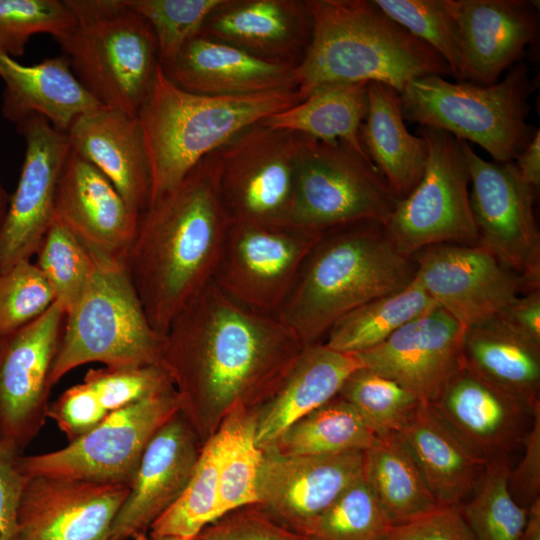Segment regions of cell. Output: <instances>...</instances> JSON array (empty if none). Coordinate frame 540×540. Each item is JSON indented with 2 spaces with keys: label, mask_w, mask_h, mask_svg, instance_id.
I'll use <instances>...</instances> for the list:
<instances>
[{
  "label": "cell",
  "mask_w": 540,
  "mask_h": 540,
  "mask_svg": "<svg viewBox=\"0 0 540 540\" xmlns=\"http://www.w3.org/2000/svg\"><path fill=\"white\" fill-rule=\"evenodd\" d=\"M463 441L487 463L507 458L528 434L540 403L532 405L464 367L431 403Z\"/></svg>",
  "instance_id": "cb8c5ba5"
},
{
  "label": "cell",
  "mask_w": 540,
  "mask_h": 540,
  "mask_svg": "<svg viewBox=\"0 0 540 540\" xmlns=\"http://www.w3.org/2000/svg\"><path fill=\"white\" fill-rule=\"evenodd\" d=\"M230 433L219 475L220 516L256 504L262 450L254 438L253 410L239 408L229 414Z\"/></svg>",
  "instance_id": "60d3db41"
},
{
  "label": "cell",
  "mask_w": 540,
  "mask_h": 540,
  "mask_svg": "<svg viewBox=\"0 0 540 540\" xmlns=\"http://www.w3.org/2000/svg\"><path fill=\"white\" fill-rule=\"evenodd\" d=\"M389 18L431 47L458 81L461 48L457 24L445 0H373Z\"/></svg>",
  "instance_id": "7bdbcfd3"
},
{
  "label": "cell",
  "mask_w": 540,
  "mask_h": 540,
  "mask_svg": "<svg viewBox=\"0 0 540 540\" xmlns=\"http://www.w3.org/2000/svg\"><path fill=\"white\" fill-rule=\"evenodd\" d=\"M416 264L390 239L385 223L358 221L322 233L276 316L303 346L322 343L340 318L408 286Z\"/></svg>",
  "instance_id": "3957f363"
},
{
  "label": "cell",
  "mask_w": 540,
  "mask_h": 540,
  "mask_svg": "<svg viewBox=\"0 0 540 540\" xmlns=\"http://www.w3.org/2000/svg\"><path fill=\"white\" fill-rule=\"evenodd\" d=\"M70 148L98 168L141 216L149 207L151 175L137 117L99 107L66 131Z\"/></svg>",
  "instance_id": "4316f807"
},
{
  "label": "cell",
  "mask_w": 540,
  "mask_h": 540,
  "mask_svg": "<svg viewBox=\"0 0 540 540\" xmlns=\"http://www.w3.org/2000/svg\"><path fill=\"white\" fill-rule=\"evenodd\" d=\"M441 506H461L478 487L487 462L431 403L421 402L398 432Z\"/></svg>",
  "instance_id": "f1b7e54d"
},
{
  "label": "cell",
  "mask_w": 540,
  "mask_h": 540,
  "mask_svg": "<svg viewBox=\"0 0 540 540\" xmlns=\"http://www.w3.org/2000/svg\"><path fill=\"white\" fill-rule=\"evenodd\" d=\"M383 540H475L460 506L438 505L410 521L394 525Z\"/></svg>",
  "instance_id": "f907efd6"
},
{
  "label": "cell",
  "mask_w": 540,
  "mask_h": 540,
  "mask_svg": "<svg viewBox=\"0 0 540 540\" xmlns=\"http://www.w3.org/2000/svg\"><path fill=\"white\" fill-rule=\"evenodd\" d=\"M518 540H540V498L528 507L526 523Z\"/></svg>",
  "instance_id": "9f6ffc18"
},
{
  "label": "cell",
  "mask_w": 540,
  "mask_h": 540,
  "mask_svg": "<svg viewBox=\"0 0 540 540\" xmlns=\"http://www.w3.org/2000/svg\"><path fill=\"white\" fill-rule=\"evenodd\" d=\"M222 0H126L151 26L160 65L172 60L196 37Z\"/></svg>",
  "instance_id": "f6af8a7d"
},
{
  "label": "cell",
  "mask_w": 540,
  "mask_h": 540,
  "mask_svg": "<svg viewBox=\"0 0 540 540\" xmlns=\"http://www.w3.org/2000/svg\"><path fill=\"white\" fill-rule=\"evenodd\" d=\"M304 140L258 122L212 152L231 222L291 225Z\"/></svg>",
  "instance_id": "9c48e42d"
},
{
  "label": "cell",
  "mask_w": 540,
  "mask_h": 540,
  "mask_svg": "<svg viewBox=\"0 0 540 540\" xmlns=\"http://www.w3.org/2000/svg\"><path fill=\"white\" fill-rule=\"evenodd\" d=\"M107 413L94 389L82 382L66 389L49 404L47 417L55 422L70 443L95 428Z\"/></svg>",
  "instance_id": "681fc988"
},
{
  "label": "cell",
  "mask_w": 540,
  "mask_h": 540,
  "mask_svg": "<svg viewBox=\"0 0 540 540\" xmlns=\"http://www.w3.org/2000/svg\"><path fill=\"white\" fill-rule=\"evenodd\" d=\"M366 112L367 83H335L317 87L296 105L260 122L326 143L344 142L366 153L360 140Z\"/></svg>",
  "instance_id": "d6a6232c"
},
{
  "label": "cell",
  "mask_w": 540,
  "mask_h": 540,
  "mask_svg": "<svg viewBox=\"0 0 540 540\" xmlns=\"http://www.w3.org/2000/svg\"><path fill=\"white\" fill-rule=\"evenodd\" d=\"M55 302V292L36 263L22 260L1 273L0 340L41 316Z\"/></svg>",
  "instance_id": "bcb514c9"
},
{
  "label": "cell",
  "mask_w": 540,
  "mask_h": 540,
  "mask_svg": "<svg viewBox=\"0 0 540 540\" xmlns=\"http://www.w3.org/2000/svg\"><path fill=\"white\" fill-rule=\"evenodd\" d=\"M140 217L98 168L70 148L58 180L54 219L91 253L124 261Z\"/></svg>",
  "instance_id": "44dd1931"
},
{
  "label": "cell",
  "mask_w": 540,
  "mask_h": 540,
  "mask_svg": "<svg viewBox=\"0 0 540 540\" xmlns=\"http://www.w3.org/2000/svg\"><path fill=\"white\" fill-rule=\"evenodd\" d=\"M36 265L52 286L65 315L78 303L95 270L90 251L53 219L36 252Z\"/></svg>",
  "instance_id": "b9f144b4"
},
{
  "label": "cell",
  "mask_w": 540,
  "mask_h": 540,
  "mask_svg": "<svg viewBox=\"0 0 540 540\" xmlns=\"http://www.w3.org/2000/svg\"><path fill=\"white\" fill-rule=\"evenodd\" d=\"M531 92L528 67L518 61L493 85L426 75L412 80L399 95L405 121L473 142L494 161L505 163L513 162L535 133L527 122Z\"/></svg>",
  "instance_id": "52a82bcc"
},
{
  "label": "cell",
  "mask_w": 540,
  "mask_h": 540,
  "mask_svg": "<svg viewBox=\"0 0 540 540\" xmlns=\"http://www.w3.org/2000/svg\"><path fill=\"white\" fill-rule=\"evenodd\" d=\"M460 38L458 82L488 86L498 82L539 34L535 1L445 0Z\"/></svg>",
  "instance_id": "7402d4cb"
},
{
  "label": "cell",
  "mask_w": 540,
  "mask_h": 540,
  "mask_svg": "<svg viewBox=\"0 0 540 540\" xmlns=\"http://www.w3.org/2000/svg\"><path fill=\"white\" fill-rule=\"evenodd\" d=\"M91 254L95 270L84 294L65 315L52 386L88 363L162 364L163 336L151 327L124 261Z\"/></svg>",
  "instance_id": "ba28073f"
},
{
  "label": "cell",
  "mask_w": 540,
  "mask_h": 540,
  "mask_svg": "<svg viewBox=\"0 0 540 540\" xmlns=\"http://www.w3.org/2000/svg\"><path fill=\"white\" fill-rule=\"evenodd\" d=\"M129 486L26 476L14 540H112Z\"/></svg>",
  "instance_id": "ac0fdd59"
},
{
  "label": "cell",
  "mask_w": 540,
  "mask_h": 540,
  "mask_svg": "<svg viewBox=\"0 0 540 540\" xmlns=\"http://www.w3.org/2000/svg\"><path fill=\"white\" fill-rule=\"evenodd\" d=\"M202 445L181 411L156 432L140 458L114 520L112 540H130L137 533L148 532L184 491Z\"/></svg>",
  "instance_id": "603a6c76"
},
{
  "label": "cell",
  "mask_w": 540,
  "mask_h": 540,
  "mask_svg": "<svg viewBox=\"0 0 540 540\" xmlns=\"http://www.w3.org/2000/svg\"><path fill=\"white\" fill-rule=\"evenodd\" d=\"M18 454L0 441V540H14L18 509L26 476Z\"/></svg>",
  "instance_id": "f5cc1de1"
},
{
  "label": "cell",
  "mask_w": 540,
  "mask_h": 540,
  "mask_svg": "<svg viewBox=\"0 0 540 540\" xmlns=\"http://www.w3.org/2000/svg\"><path fill=\"white\" fill-rule=\"evenodd\" d=\"M464 327L440 307L407 322L380 345L355 356L420 402H435L463 368Z\"/></svg>",
  "instance_id": "ffe728a7"
},
{
  "label": "cell",
  "mask_w": 540,
  "mask_h": 540,
  "mask_svg": "<svg viewBox=\"0 0 540 540\" xmlns=\"http://www.w3.org/2000/svg\"><path fill=\"white\" fill-rule=\"evenodd\" d=\"M322 233L232 222L213 283L239 304L276 315Z\"/></svg>",
  "instance_id": "4fadbf2b"
},
{
  "label": "cell",
  "mask_w": 540,
  "mask_h": 540,
  "mask_svg": "<svg viewBox=\"0 0 540 540\" xmlns=\"http://www.w3.org/2000/svg\"><path fill=\"white\" fill-rule=\"evenodd\" d=\"M404 121L399 93L386 84L368 82L360 140L370 160L401 199L420 181L427 159L425 140L411 134Z\"/></svg>",
  "instance_id": "4dcf8cb0"
},
{
  "label": "cell",
  "mask_w": 540,
  "mask_h": 540,
  "mask_svg": "<svg viewBox=\"0 0 540 540\" xmlns=\"http://www.w3.org/2000/svg\"><path fill=\"white\" fill-rule=\"evenodd\" d=\"M471 175L470 203L478 245L524 282L540 289V232L533 211L535 189L514 162L487 161L463 141Z\"/></svg>",
  "instance_id": "5bb4252c"
},
{
  "label": "cell",
  "mask_w": 540,
  "mask_h": 540,
  "mask_svg": "<svg viewBox=\"0 0 540 540\" xmlns=\"http://www.w3.org/2000/svg\"><path fill=\"white\" fill-rule=\"evenodd\" d=\"M256 505L305 535L310 524L364 473V452L285 456L261 449Z\"/></svg>",
  "instance_id": "d6986e66"
},
{
  "label": "cell",
  "mask_w": 540,
  "mask_h": 540,
  "mask_svg": "<svg viewBox=\"0 0 540 540\" xmlns=\"http://www.w3.org/2000/svg\"><path fill=\"white\" fill-rule=\"evenodd\" d=\"M412 258L415 280L464 328L496 316L525 293L521 277L480 245L436 244Z\"/></svg>",
  "instance_id": "2e32d148"
},
{
  "label": "cell",
  "mask_w": 540,
  "mask_h": 540,
  "mask_svg": "<svg viewBox=\"0 0 540 540\" xmlns=\"http://www.w3.org/2000/svg\"><path fill=\"white\" fill-rule=\"evenodd\" d=\"M76 25L59 42L85 89L103 107L137 117L160 65L149 23L126 0H65Z\"/></svg>",
  "instance_id": "8992f818"
},
{
  "label": "cell",
  "mask_w": 540,
  "mask_h": 540,
  "mask_svg": "<svg viewBox=\"0 0 540 540\" xmlns=\"http://www.w3.org/2000/svg\"><path fill=\"white\" fill-rule=\"evenodd\" d=\"M302 101L297 88L231 96L185 91L159 65L137 119L151 175L149 206L244 129Z\"/></svg>",
  "instance_id": "5b68a950"
},
{
  "label": "cell",
  "mask_w": 540,
  "mask_h": 540,
  "mask_svg": "<svg viewBox=\"0 0 540 540\" xmlns=\"http://www.w3.org/2000/svg\"><path fill=\"white\" fill-rule=\"evenodd\" d=\"M230 433L229 415L202 445L188 484L176 502L150 526L154 536L196 538L219 519V475Z\"/></svg>",
  "instance_id": "8d00e7d4"
},
{
  "label": "cell",
  "mask_w": 540,
  "mask_h": 540,
  "mask_svg": "<svg viewBox=\"0 0 540 540\" xmlns=\"http://www.w3.org/2000/svg\"><path fill=\"white\" fill-rule=\"evenodd\" d=\"M231 223L212 153L141 215L124 264L158 334L213 282Z\"/></svg>",
  "instance_id": "7a4b0ae2"
},
{
  "label": "cell",
  "mask_w": 540,
  "mask_h": 540,
  "mask_svg": "<svg viewBox=\"0 0 540 540\" xmlns=\"http://www.w3.org/2000/svg\"><path fill=\"white\" fill-rule=\"evenodd\" d=\"M522 445L524 453L517 467L510 470L508 487L515 501L528 508L540 498V407Z\"/></svg>",
  "instance_id": "816d5d0a"
},
{
  "label": "cell",
  "mask_w": 540,
  "mask_h": 540,
  "mask_svg": "<svg viewBox=\"0 0 540 540\" xmlns=\"http://www.w3.org/2000/svg\"><path fill=\"white\" fill-rule=\"evenodd\" d=\"M130 540H197V538H182L178 536H154L148 532L135 534Z\"/></svg>",
  "instance_id": "6f0895ef"
},
{
  "label": "cell",
  "mask_w": 540,
  "mask_h": 540,
  "mask_svg": "<svg viewBox=\"0 0 540 540\" xmlns=\"http://www.w3.org/2000/svg\"><path fill=\"white\" fill-rule=\"evenodd\" d=\"M65 322L55 302L0 340V441L18 455L45 424L50 376Z\"/></svg>",
  "instance_id": "9a60e30c"
},
{
  "label": "cell",
  "mask_w": 540,
  "mask_h": 540,
  "mask_svg": "<svg viewBox=\"0 0 540 540\" xmlns=\"http://www.w3.org/2000/svg\"><path fill=\"white\" fill-rule=\"evenodd\" d=\"M9 198L10 196L7 194V192L5 191L0 181V229L3 225L4 219L6 216V212H7L8 204H9Z\"/></svg>",
  "instance_id": "680465c9"
},
{
  "label": "cell",
  "mask_w": 540,
  "mask_h": 540,
  "mask_svg": "<svg viewBox=\"0 0 540 540\" xmlns=\"http://www.w3.org/2000/svg\"><path fill=\"white\" fill-rule=\"evenodd\" d=\"M0 78L5 85L1 113L14 125L40 115L66 132L78 116L103 107L80 83L64 55L23 65L0 51Z\"/></svg>",
  "instance_id": "f546056e"
},
{
  "label": "cell",
  "mask_w": 540,
  "mask_h": 540,
  "mask_svg": "<svg viewBox=\"0 0 540 540\" xmlns=\"http://www.w3.org/2000/svg\"><path fill=\"white\" fill-rule=\"evenodd\" d=\"M393 523L363 476L308 527L309 540H383Z\"/></svg>",
  "instance_id": "ab89813d"
},
{
  "label": "cell",
  "mask_w": 540,
  "mask_h": 540,
  "mask_svg": "<svg viewBox=\"0 0 540 540\" xmlns=\"http://www.w3.org/2000/svg\"><path fill=\"white\" fill-rule=\"evenodd\" d=\"M521 177L535 190L540 185V131L537 129L527 146L513 161Z\"/></svg>",
  "instance_id": "11a10c76"
},
{
  "label": "cell",
  "mask_w": 540,
  "mask_h": 540,
  "mask_svg": "<svg viewBox=\"0 0 540 540\" xmlns=\"http://www.w3.org/2000/svg\"><path fill=\"white\" fill-rule=\"evenodd\" d=\"M463 367L532 405L540 403V346L524 339L496 316L464 329Z\"/></svg>",
  "instance_id": "1f68e13d"
},
{
  "label": "cell",
  "mask_w": 540,
  "mask_h": 540,
  "mask_svg": "<svg viewBox=\"0 0 540 540\" xmlns=\"http://www.w3.org/2000/svg\"><path fill=\"white\" fill-rule=\"evenodd\" d=\"M364 478L393 525L438 506L398 433L376 438L364 452Z\"/></svg>",
  "instance_id": "836d02e7"
},
{
  "label": "cell",
  "mask_w": 540,
  "mask_h": 540,
  "mask_svg": "<svg viewBox=\"0 0 540 540\" xmlns=\"http://www.w3.org/2000/svg\"><path fill=\"white\" fill-rule=\"evenodd\" d=\"M83 382L94 389L108 413L174 388L162 364L91 368Z\"/></svg>",
  "instance_id": "7dc6e473"
},
{
  "label": "cell",
  "mask_w": 540,
  "mask_h": 540,
  "mask_svg": "<svg viewBox=\"0 0 540 540\" xmlns=\"http://www.w3.org/2000/svg\"><path fill=\"white\" fill-rule=\"evenodd\" d=\"M15 126L24 138L25 154L0 229V274L36 254L54 219L58 180L70 151L66 132L43 116L31 115Z\"/></svg>",
  "instance_id": "e0dca14e"
},
{
  "label": "cell",
  "mask_w": 540,
  "mask_h": 540,
  "mask_svg": "<svg viewBox=\"0 0 540 540\" xmlns=\"http://www.w3.org/2000/svg\"><path fill=\"white\" fill-rule=\"evenodd\" d=\"M496 317L524 339L540 346V289L521 294Z\"/></svg>",
  "instance_id": "db71d44e"
},
{
  "label": "cell",
  "mask_w": 540,
  "mask_h": 540,
  "mask_svg": "<svg viewBox=\"0 0 540 540\" xmlns=\"http://www.w3.org/2000/svg\"><path fill=\"white\" fill-rule=\"evenodd\" d=\"M419 132L427 146L425 168L385 223L390 239L409 257L436 244L478 245L463 141L432 127L420 126Z\"/></svg>",
  "instance_id": "8fae6325"
},
{
  "label": "cell",
  "mask_w": 540,
  "mask_h": 540,
  "mask_svg": "<svg viewBox=\"0 0 540 540\" xmlns=\"http://www.w3.org/2000/svg\"><path fill=\"white\" fill-rule=\"evenodd\" d=\"M509 460L487 463L472 496L460 506L461 514L475 540H518L528 508L519 505L508 487Z\"/></svg>",
  "instance_id": "74e56055"
},
{
  "label": "cell",
  "mask_w": 540,
  "mask_h": 540,
  "mask_svg": "<svg viewBox=\"0 0 540 540\" xmlns=\"http://www.w3.org/2000/svg\"><path fill=\"white\" fill-rule=\"evenodd\" d=\"M439 307L414 280L404 289L372 299L340 318L328 331L327 347L359 354L383 343L414 318Z\"/></svg>",
  "instance_id": "d590c367"
},
{
  "label": "cell",
  "mask_w": 540,
  "mask_h": 540,
  "mask_svg": "<svg viewBox=\"0 0 540 540\" xmlns=\"http://www.w3.org/2000/svg\"><path fill=\"white\" fill-rule=\"evenodd\" d=\"M75 25L65 0H0V51L15 59L33 35L46 33L59 43Z\"/></svg>",
  "instance_id": "ee69618b"
},
{
  "label": "cell",
  "mask_w": 540,
  "mask_h": 540,
  "mask_svg": "<svg viewBox=\"0 0 540 540\" xmlns=\"http://www.w3.org/2000/svg\"><path fill=\"white\" fill-rule=\"evenodd\" d=\"M362 364L323 342L304 346L274 393L254 409V438L262 449L292 423L330 401Z\"/></svg>",
  "instance_id": "83f0119b"
},
{
  "label": "cell",
  "mask_w": 540,
  "mask_h": 540,
  "mask_svg": "<svg viewBox=\"0 0 540 540\" xmlns=\"http://www.w3.org/2000/svg\"><path fill=\"white\" fill-rule=\"evenodd\" d=\"M337 396L358 412L376 438L398 433L421 403L394 380L363 366L346 378Z\"/></svg>",
  "instance_id": "f35d334b"
},
{
  "label": "cell",
  "mask_w": 540,
  "mask_h": 540,
  "mask_svg": "<svg viewBox=\"0 0 540 540\" xmlns=\"http://www.w3.org/2000/svg\"><path fill=\"white\" fill-rule=\"evenodd\" d=\"M199 34L297 67L310 46L313 19L307 0H222Z\"/></svg>",
  "instance_id": "d4e9b609"
},
{
  "label": "cell",
  "mask_w": 540,
  "mask_h": 540,
  "mask_svg": "<svg viewBox=\"0 0 540 540\" xmlns=\"http://www.w3.org/2000/svg\"><path fill=\"white\" fill-rule=\"evenodd\" d=\"M197 540H309L267 515L256 504L232 510L205 527Z\"/></svg>",
  "instance_id": "c3c4849f"
},
{
  "label": "cell",
  "mask_w": 540,
  "mask_h": 540,
  "mask_svg": "<svg viewBox=\"0 0 540 540\" xmlns=\"http://www.w3.org/2000/svg\"><path fill=\"white\" fill-rule=\"evenodd\" d=\"M376 437L358 412L339 396L301 417L262 449L285 456L364 452Z\"/></svg>",
  "instance_id": "e575fe53"
},
{
  "label": "cell",
  "mask_w": 540,
  "mask_h": 540,
  "mask_svg": "<svg viewBox=\"0 0 540 540\" xmlns=\"http://www.w3.org/2000/svg\"><path fill=\"white\" fill-rule=\"evenodd\" d=\"M313 34L294 68L304 100L317 87L379 82L399 94L414 79L452 76L447 63L367 0H307Z\"/></svg>",
  "instance_id": "277c9868"
},
{
  "label": "cell",
  "mask_w": 540,
  "mask_h": 540,
  "mask_svg": "<svg viewBox=\"0 0 540 540\" xmlns=\"http://www.w3.org/2000/svg\"><path fill=\"white\" fill-rule=\"evenodd\" d=\"M160 66L176 86L202 95H246L297 88L295 66L256 57L200 34Z\"/></svg>",
  "instance_id": "484cf974"
},
{
  "label": "cell",
  "mask_w": 540,
  "mask_h": 540,
  "mask_svg": "<svg viewBox=\"0 0 540 540\" xmlns=\"http://www.w3.org/2000/svg\"><path fill=\"white\" fill-rule=\"evenodd\" d=\"M175 388L107 413L90 432L51 452L18 456L25 476L130 484L152 437L175 414Z\"/></svg>",
  "instance_id": "7c38bea8"
},
{
  "label": "cell",
  "mask_w": 540,
  "mask_h": 540,
  "mask_svg": "<svg viewBox=\"0 0 540 540\" xmlns=\"http://www.w3.org/2000/svg\"><path fill=\"white\" fill-rule=\"evenodd\" d=\"M400 199L366 153L305 135L291 225L324 232L364 220L386 223Z\"/></svg>",
  "instance_id": "30bf717a"
},
{
  "label": "cell",
  "mask_w": 540,
  "mask_h": 540,
  "mask_svg": "<svg viewBox=\"0 0 540 540\" xmlns=\"http://www.w3.org/2000/svg\"><path fill=\"white\" fill-rule=\"evenodd\" d=\"M303 347L276 315L239 304L211 282L163 335L161 363L204 444L232 411L264 403Z\"/></svg>",
  "instance_id": "6da1fadb"
}]
</instances>
